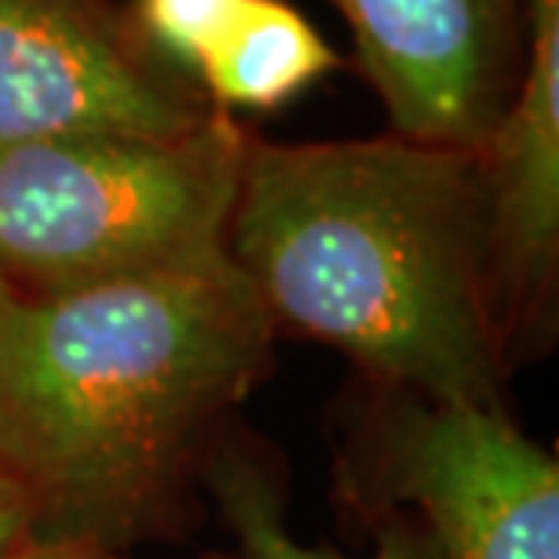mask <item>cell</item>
<instances>
[{
  "instance_id": "obj_12",
  "label": "cell",
  "mask_w": 559,
  "mask_h": 559,
  "mask_svg": "<svg viewBox=\"0 0 559 559\" xmlns=\"http://www.w3.org/2000/svg\"><path fill=\"white\" fill-rule=\"evenodd\" d=\"M29 534V516L19 506V498L8 487H0V552H8L11 545L22 542Z\"/></svg>"
},
{
  "instance_id": "obj_1",
  "label": "cell",
  "mask_w": 559,
  "mask_h": 559,
  "mask_svg": "<svg viewBox=\"0 0 559 559\" xmlns=\"http://www.w3.org/2000/svg\"><path fill=\"white\" fill-rule=\"evenodd\" d=\"M233 259L22 301L0 385V479L29 534L175 542L240 407L276 367Z\"/></svg>"
},
{
  "instance_id": "obj_5",
  "label": "cell",
  "mask_w": 559,
  "mask_h": 559,
  "mask_svg": "<svg viewBox=\"0 0 559 559\" xmlns=\"http://www.w3.org/2000/svg\"><path fill=\"white\" fill-rule=\"evenodd\" d=\"M215 114L109 0H0V150L73 135H182Z\"/></svg>"
},
{
  "instance_id": "obj_2",
  "label": "cell",
  "mask_w": 559,
  "mask_h": 559,
  "mask_svg": "<svg viewBox=\"0 0 559 559\" xmlns=\"http://www.w3.org/2000/svg\"><path fill=\"white\" fill-rule=\"evenodd\" d=\"M226 251L280 338L331 345L360 382L509 407L476 150L251 135Z\"/></svg>"
},
{
  "instance_id": "obj_4",
  "label": "cell",
  "mask_w": 559,
  "mask_h": 559,
  "mask_svg": "<svg viewBox=\"0 0 559 559\" xmlns=\"http://www.w3.org/2000/svg\"><path fill=\"white\" fill-rule=\"evenodd\" d=\"M334 501L407 509L443 559H559L556 451L509 407L447 404L353 378L331 415Z\"/></svg>"
},
{
  "instance_id": "obj_7",
  "label": "cell",
  "mask_w": 559,
  "mask_h": 559,
  "mask_svg": "<svg viewBox=\"0 0 559 559\" xmlns=\"http://www.w3.org/2000/svg\"><path fill=\"white\" fill-rule=\"evenodd\" d=\"M476 153L490 301L516 374L559 338V0H531L520 87Z\"/></svg>"
},
{
  "instance_id": "obj_9",
  "label": "cell",
  "mask_w": 559,
  "mask_h": 559,
  "mask_svg": "<svg viewBox=\"0 0 559 559\" xmlns=\"http://www.w3.org/2000/svg\"><path fill=\"white\" fill-rule=\"evenodd\" d=\"M345 59L287 0H248L207 59L197 87L218 114H273Z\"/></svg>"
},
{
  "instance_id": "obj_11",
  "label": "cell",
  "mask_w": 559,
  "mask_h": 559,
  "mask_svg": "<svg viewBox=\"0 0 559 559\" xmlns=\"http://www.w3.org/2000/svg\"><path fill=\"white\" fill-rule=\"evenodd\" d=\"M0 559H131V556L120 549H109V545L84 542V538H37V534H26V538L11 545L8 552H0ZM211 559H218V556H211Z\"/></svg>"
},
{
  "instance_id": "obj_3",
  "label": "cell",
  "mask_w": 559,
  "mask_h": 559,
  "mask_svg": "<svg viewBox=\"0 0 559 559\" xmlns=\"http://www.w3.org/2000/svg\"><path fill=\"white\" fill-rule=\"evenodd\" d=\"M251 131L73 135L0 150V276L22 301L229 259Z\"/></svg>"
},
{
  "instance_id": "obj_8",
  "label": "cell",
  "mask_w": 559,
  "mask_h": 559,
  "mask_svg": "<svg viewBox=\"0 0 559 559\" xmlns=\"http://www.w3.org/2000/svg\"><path fill=\"white\" fill-rule=\"evenodd\" d=\"M204 498L243 559H353L298 542L287 520V465L270 440L237 421L204 465ZM371 531V552L360 559H443L432 531L407 509L356 512Z\"/></svg>"
},
{
  "instance_id": "obj_6",
  "label": "cell",
  "mask_w": 559,
  "mask_h": 559,
  "mask_svg": "<svg viewBox=\"0 0 559 559\" xmlns=\"http://www.w3.org/2000/svg\"><path fill=\"white\" fill-rule=\"evenodd\" d=\"M389 131L479 150L527 62L531 0H331Z\"/></svg>"
},
{
  "instance_id": "obj_10",
  "label": "cell",
  "mask_w": 559,
  "mask_h": 559,
  "mask_svg": "<svg viewBox=\"0 0 559 559\" xmlns=\"http://www.w3.org/2000/svg\"><path fill=\"white\" fill-rule=\"evenodd\" d=\"M243 4L248 0H131L124 11L145 48L193 81Z\"/></svg>"
},
{
  "instance_id": "obj_13",
  "label": "cell",
  "mask_w": 559,
  "mask_h": 559,
  "mask_svg": "<svg viewBox=\"0 0 559 559\" xmlns=\"http://www.w3.org/2000/svg\"><path fill=\"white\" fill-rule=\"evenodd\" d=\"M19 306H22V298L8 287V280L0 276V385H4V356L11 345V331H15V320H19ZM0 487H4V479H0Z\"/></svg>"
}]
</instances>
